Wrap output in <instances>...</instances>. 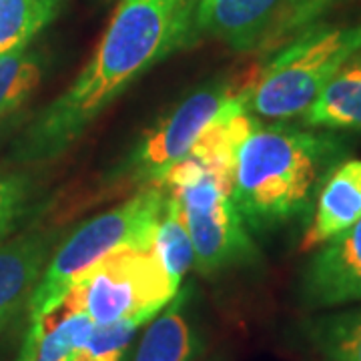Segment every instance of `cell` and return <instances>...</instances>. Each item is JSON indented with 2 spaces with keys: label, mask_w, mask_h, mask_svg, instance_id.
I'll use <instances>...</instances> for the list:
<instances>
[{
  "label": "cell",
  "mask_w": 361,
  "mask_h": 361,
  "mask_svg": "<svg viewBox=\"0 0 361 361\" xmlns=\"http://www.w3.org/2000/svg\"><path fill=\"white\" fill-rule=\"evenodd\" d=\"M97 323L65 297L51 313L30 322L14 361H75Z\"/></svg>",
  "instance_id": "7c38bea8"
},
{
  "label": "cell",
  "mask_w": 361,
  "mask_h": 361,
  "mask_svg": "<svg viewBox=\"0 0 361 361\" xmlns=\"http://www.w3.org/2000/svg\"><path fill=\"white\" fill-rule=\"evenodd\" d=\"M343 155L345 142L331 133L257 123L233 171V203L247 229L265 233L307 215Z\"/></svg>",
  "instance_id": "7a4b0ae2"
},
{
  "label": "cell",
  "mask_w": 361,
  "mask_h": 361,
  "mask_svg": "<svg viewBox=\"0 0 361 361\" xmlns=\"http://www.w3.org/2000/svg\"><path fill=\"white\" fill-rule=\"evenodd\" d=\"M157 185L179 199L199 273L215 275L257 257L245 221L233 203V175L185 155Z\"/></svg>",
  "instance_id": "5b68a950"
},
{
  "label": "cell",
  "mask_w": 361,
  "mask_h": 361,
  "mask_svg": "<svg viewBox=\"0 0 361 361\" xmlns=\"http://www.w3.org/2000/svg\"><path fill=\"white\" fill-rule=\"evenodd\" d=\"M169 193L161 185H147L125 201L94 219L82 223L54 249L28 301V322L51 313L71 287L121 249H151Z\"/></svg>",
  "instance_id": "3957f363"
},
{
  "label": "cell",
  "mask_w": 361,
  "mask_h": 361,
  "mask_svg": "<svg viewBox=\"0 0 361 361\" xmlns=\"http://www.w3.org/2000/svg\"><path fill=\"white\" fill-rule=\"evenodd\" d=\"M142 323L129 319L111 325H97L75 361H123Z\"/></svg>",
  "instance_id": "d6986e66"
},
{
  "label": "cell",
  "mask_w": 361,
  "mask_h": 361,
  "mask_svg": "<svg viewBox=\"0 0 361 361\" xmlns=\"http://www.w3.org/2000/svg\"><path fill=\"white\" fill-rule=\"evenodd\" d=\"M49 2H51V4H52V6H54V8L59 6V0H49Z\"/></svg>",
  "instance_id": "7402d4cb"
},
{
  "label": "cell",
  "mask_w": 361,
  "mask_h": 361,
  "mask_svg": "<svg viewBox=\"0 0 361 361\" xmlns=\"http://www.w3.org/2000/svg\"><path fill=\"white\" fill-rule=\"evenodd\" d=\"M177 291L153 249L127 247L87 271L65 297L97 325H111L149 323Z\"/></svg>",
  "instance_id": "8992f818"
},
{
  "label": "cell",
  "mask_w": 361,
  "mask_h": 361,
  "mask_svg": "<svg viewBox=\"0 0 361 361\" xmlns=\"http://www.w3.org/2000/svg\"><path fill=\"white\" fill-rule=\"evenodd\" d=\"M336 2L337 0H291L275 44L291 39V37H297L303 30L311 28L315 25V20L327 13Z\"/></svg>",
  "instance_id": "44dd1931"
},
{
  "label": "cell",
  "mask_w": 361,
  "mask_h": 361,
  "mask_svg": "<svg viewBox=\"0 0 361 361\" xmlns=\"http://www.w3.org/2000/svg\"><path fill=\"white\" fill-rule=\"evenodd\" d=\"M259 68L247 73H229L205 80L173 106L130 151L116 171L118 179L141 187L157 185L179 159L189 153L191 145L215 118L231 97L253 87Z\"/></svg>",
  "instance_id": "52a82bcc"
},
{
  "label": "cell",
  "mask_w": 361,
  "mask_h": 361,
  "mask_svg": "<svg viewBox=\"0 0 361 361\" xmlns=\"http://www.w3.org/2000/svg\"><path fill=\"white\" fill-rule=\"evenodd\" d=\"M199 0H121L73 85L44 106L16 147L20 161L63 155L92 121L153 66L187 49Z\"/></svg>",
  "instance_id": "6da1fadb"
},
{
  "label": "cell",
  "mask_w": 361,
  "mask_h": 361,
  "mask_svg": "<svg viewBox=\"0 0 361 361\" xmlns=\"http://www.w3.org/2000/svg\"><path fill=\"white\" fill-rule=\"evenodd\" d=\"M307 310H337L361 301V219L310 259L299 279Z\"/></svg>",
  "instance_id": "9c48e42d"
},
{
  "label": "cell",
  "mask_w": 361,
  "mask_h": 361,
  "mask_svg": "<svg viewBox=\"0 0 361 361\" xmlns=\"http://www.w3.org/2000/svg\"><path fill=\"white\" fill-rule=\"evenodd\" d=\"M305 334L325 361H361V305L311 319Z\"/></svg>",
  "instance_id": "9a60e30c"
},
{
  "label": "cell",
  "mask_w": 361,
  "mask_h": 361,
  "mask_svg": "<svg viewBox=\"0 0 361 361\" xmlns=\"http://www.w3.org/2000/svg\"><path fill=\"white\" fill-rule=\"evenodd\" d=\"M151 249L155 251L171 281L180 289V281L195 265V251L187 221L175 195L169 193Z\"/></svg>",
  "instance_id": "2e32d148"
},
{
  "label": "cell",
  "mask_w": 361,
  "mask_h": 361,
  "mask_svg": "<svg viewBox=\"0 0 361 361\" xmlns=\"http://www.w3.org/2000/svg\"><path fill=\"white\" fill-rule=\"evenodd\" d=\"M42 80L40 56L25 49L0 54V118L16 111Z\"/></svg>",
  "instance_id": "ac0fdd59"
},
{
  "label": "cell",
  "mask_w": 361,
  "mask_h": 361,
  "mask_svg": "<svg viewBox=\"0 0 361 361\" xmlns=\"http://www.w3.org/2000/svg\"><path fill=\"white\" fill-rule=\"evenodd\" d=\"M357 52L361 26H311L259 68L247 111L269 121L301 116Z\"/></svg>",
  "instance_id": "277c9868"
},
{
  "label": "cell",
  "mask_w": 361,
  "mask_h": 361,
  "mask_svg": "<svg viewBox=\"0 0 361 361\" xmlns=\"http://www.w3.org/2000/svg\"><path fill=\"white\" fill-rule=\"evenodd\" d=\"M361 219V159L341 161L323 180L315 213L301 239V251H313L348 231Z\"/></svg>",
  "instance_id": "8fae6325"
},
{
  "label": "cell",
  "mask_w": 361,
  "mask_h": 361,
  "mask_svg": "<svg viewBox=\"0 0 361 361\" xmlns=\"http://www.w3.org/2000/svg\"><path fill=\"white\" fill-rule=\"evenodd\" d=\"M32 180L20 173H0V243L20 225L32 207Z\"/></svg>",
  "instance_id": "ffe728a7"
},
{
  "label": "cell",
  "mask_w": 361,
  "mask_h": 361,
  "mask_svg": "<svg viewBox=\"0 0 361 361\" xmlns=\"http://www.w3.org/2000/svg\"><path fill=\"white\" fill-rule=\"evenodd\" d=\"M193 287L177 295L151 319L133 361H195L201 351V337L191 315Z\"/></svg>",
  "instance_id": "4fadbf2b"
},
{
  "label": "cell",
  "mask_w": 361,
  "mask_h": 361,
  "mask_svg": "<svg viewBox=\"0 0 361 361\" xmlns=\"http://www.w3.org/2000/svg\"><path fill=\"white\" fill-rule=\"evenodd\" d=\"M56 229H32L0 243V336L28 310L40 275L61 241Z\"/></svg>",
  "instance_id": "30bf717a"
},
{
  "label": "cell",
  "mask_w": 361,
  "mask_h": 361,
  "mask_svg": "<svg viewBox=\"0 0 361 361\" xmlns=\"http://www.w3.org/2000/svg\"><path fill=\"white\" fill-rule=\"evenodd\" d=\"M54 13L49 0H0V54L25 49Z\"/></svg>",
  "instance_id": "e0dca14e"
},
{
  "label": "cell",
  "mask_w": 361,
  "mask_h": 361,
  "mask_svg": "<svg viewBox=\"0 0 361 361\" xmlns=\"http://www.w3.org/2000/svg\"><path fill=\"white\" fill-rule=\"evenodd\" d=\"M301 118L313 129L361 130V52L337 71Z\"/></svg>",
  "instance_id": "5bb4252c"
},
{
  "label": "cell",
  "mask_w": 361,
  "mask_h": 361,
  "mask_svg": "<svg viewBox=\"0 0 361 361\" xmlns=\"http://www.w3.org/2000/svg\"><path fill=\"white\" fill-rule=\"evenodd\" d=\"M291 0H199L195 37L221 40L237 52L273 47Z\"/></svg>",
  "instance_id": "ba28073f"
}]
</instances>
